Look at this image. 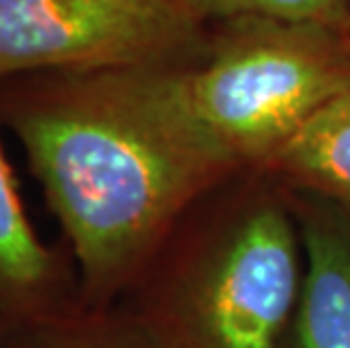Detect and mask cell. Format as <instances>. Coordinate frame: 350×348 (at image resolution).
I'll use <instances>...</instances> for the list:
<instances>
[{"instance_id":"7a4b0ae2","label":"cell","mask_w":350,"mask_h":348,"mask_svg":"<svg viewBox=\"0 0 350 348\" xmlns=\"http://www.w3.org/2000/svg\"><path fill=\"white\" fill-rule=\"evenodd\" d=\"M303 278L287 190L237 172L178 219L120 303L163 348H287Z\"/></svg>"},{"instance_id":"8992f818","label":"cell","mask_w":350,"mask_h":348,"mask_svg":"<svg viewBox=\"0 0 350 348\" xmlns=\"http://www.w3.org/2000/svg\"><path fill=\"white\" fill-rule=\"evenodd\" d=\"M305 249V278L287 348H350V211L289 192Z\"/></svg>"},{"instance_id":"3957f363","label":"cell","mask_w":350,"mask_h":348,"mask_svg":"<svg viewBox=\"0 0 350 348\" xmlns=\"http://www.w3.org/2000/svg\"><path fill=\"white\" fill-rule=\"evenodd\" d=\"M185 129L235 172H262L350 88V29L278 18L230 21L201 64L147 66Z\"/></svg>"},{"instance_id":"5b68a950","label":"cell","mask_w":350,"mask_h":348,"mask_svg":"<svg viewBox=\"0 0 350 348\" xmlns=\"http://www.w3.org/2000/svg\"><path fill=\"white\" fill-rule=\"evenodd\" d=\"M77 303L81 292L70 251L46 244L34 231L0 143V348Z\"/></svg>"},{"instance_id":"277c9868","label":"cell","mask_w":350,"mask_h":348,"mask_svg":"<svg viewBox=\"0 0 350 348\" xmlns=\"http://www.w3.org/2000/svg\"><path fill=\"white\" fill-rule=\"evenodd\" d=\"M197 25L178 0H0V77L176 64Z\"/></svg>"},{"instance_id":"6da1fadb","label":"cell","mask_w":350,"mask_h":348,"mask_svg":"<svg viewBox=\"0 0 350 348\" xmlns=\"http://www.w3.org/2000/svg\"><path fill=\"white\" fill-rule=\"evenodd\" d=\"M75 263L81 303L118 306L178 219L237 174L136 68L72 72L0 102Z\"/></svg>"},{"instance_id":"9c48e42d","label":"cell","mask_w":350,"mask_h":348,"mask_svg":"<svg viewBox=\"0 0 350 348\" xmlns=\"http://www.w3.org/2000/svg\"><path fill=\"white\" fill-rule=\"evenodd\" d=\"M197 21L278 18L350 29V0H178Z\"/></svg>"},{"instance_id":"ba28073f","label":"cell","mask_w":350,"mask_h":348,"mask_svg":"<svg viewBox=\"0 0 350 348\" xmlns=\"http://www.w3.org/2000/svg\"><path fill=\"white\" fill-rule=\"evenodd\" d=\"M5 348H163L122 303L75 308L29 325Z\"/></svg>"},{"instance_id":"52a82bcc","label":"cell","mask_w":350,"mask_h":348,"mask_svg":"<svg viewBox=\"0 0 350 348\" xmlns=\"http://www.w3.org/2000/svg\"><path fill=\"white\" fill-rule=\"evenodd\" d=\"M262 172L289 192L350 211V88L327 102Z\"/></svg>"}]
</instances>
